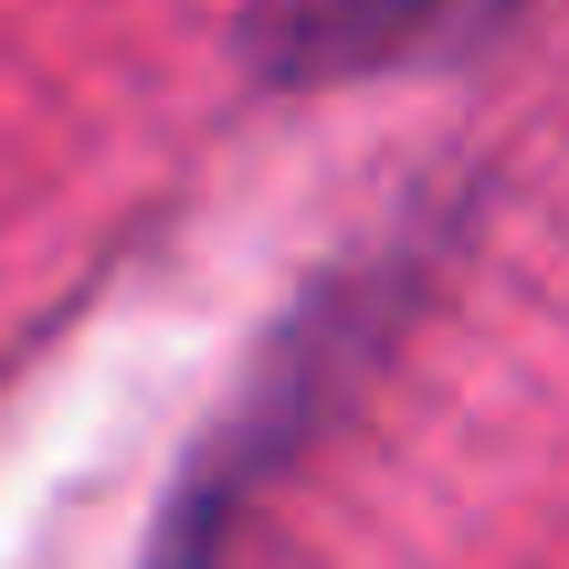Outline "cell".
<instances>
[{"label":"cell","instance_id":"1","mask_svg":"<svg viewBox=\"0 0 569 569\" xmlns=\"http://www.w3.org/2000/svg\"><path fill=\"white\" fill-rule=\"evenodd\" d=\"M465 222H475L465 190H453V201H422V211H401L380 243H359L338 274L306 284L296 317H284L264 338V359L243 369L232 411L180 465L159 528H148V569H232L243 528L264 517V496L296 475V453L359 401L369 369H380L390 348H401V327L422 317V296L443 284L453 253H465Z\"/></svg>","mask_w":569,"mask_h":569}]
</instances>
